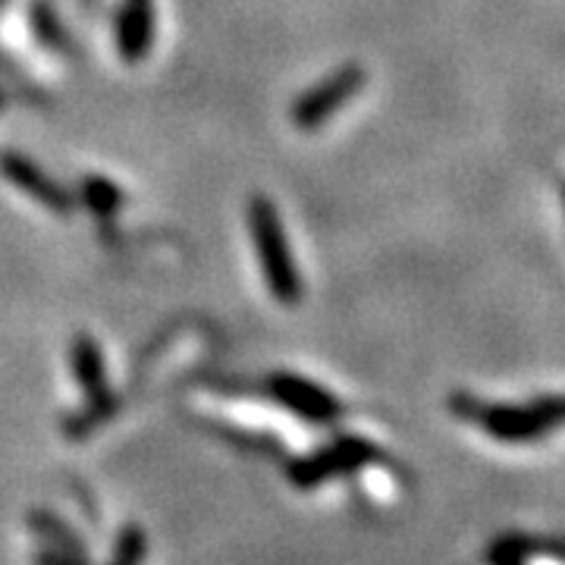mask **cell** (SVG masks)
Wrapping results in <instances>:
<instances>
[{
  "label": "cell",
  "mask_w": 565,
  "mask_h": 565,
  "mask_svg": "<svg viewBox=\"0 0 565 565\" xmlns=\"http://www.w3.org/2000/svg\"><path fill=\"white\" fill-rule=\"evenodd\" d=\"M32 565H92L88 556L79 553H66V550H54V546H44L32 553Z\"/></svg>",
  "instance_id": "obj_13"
},
{
  "label": "cell",
  "mask_w": 565,
  "mask_h": 565,
  "mask_svg": "<svg viewBox=\"0 0 565 565\" xmlns=\"http://www.w3.org/2000/svg\"><path fill=\"white\" fill-rule=\"evenodd\" d=\"M267 393L274 403H280L286 412L299 415L302 422L311 424H333L343 418L345 405L323 386L305 381L299 374H286V371H277L267 377Z\"/></svg>",
  "instance_id": "obj_5"
},
{
  "label": "cell",
  "mask_w": 565,
  "mask_h": 565,
  "mask_svg": "<svg viewBox=\"0 0 565 565\" xmlns=\"http://www.w3.org/2000/svg\"><path fill=\"white\" fill-rule=\"evenodd\" d=\"M0 107H3V95H0Z\"/></svg>",
  "instance_id": "obj_14"
},
{
  "label": "cell",
  "mask_w": 565,
  "mask_h": 565,
  "mask_svg": "<svg viewBox=\"0 0 565 565\" xmlns=\"http://www.w3.org/2000/svg\"><path fill=\"white\" fill-rule=\"evenodd\" d=\"M377 459H381V449L371 440L355 437V434H340L330 444H323L321 449L299 456V459L286 465V481L299 487V490H315V487L327 484L333 478H343V475H352V471L377 462Z\"/></svg>",
  "instance_id": "obj_3"
},
{
  "label": "cell",
  "mask_w": 565,
  "mask_h": 565,
  "mask_svg": "<svg viewBox=\"0 0 565 565\" xmlns=\"http://www.w3.org/2000/svg\"><path fill=\"white\" fill-rule=\"evenodd\" d=\"M364 82H367V73H364L359 63H345L340 70H333L327 79L318 82V85H311L308 92H302V95L296 98L292 110H289L296 129H302V132L321 129L323 122L330 120L337 110H343L345 104L362 92Z\"/></svg>",
  "instance_id": "obj_4"
},
{
  "label": "cell",
  "mask_w": 565,
  "mask_h": 565,
  "mask_svg": "<svg viewBox=\"0 0 565 565\" xmlns=\"http://www.w3.org/2000/svg\"><path fill=\"white\" fill-rule=\"evenodd\" d=\"M70 364H73L76 384L82 386V393L88 399L107 393V367H104L102 345L95 343L88 333H79L73 340V345H70Z\"/></svg>",
  "instance_id": "obj_7"
},
{
  "label": "cell",
  "mask_w": 565,
  "mask_h": 565,
  "mask_svg": "<svg viewBox=\"0 0 565 565\" xmlns=\"http://www.w3.org/2000/svg\"><path fill=\"white\" fill-rule=\"evenodd\" d=\"M32 22H35V35L41 41H47L51 47H70V41L63 35V29L54 20V13L44 7V3H35V10H32Z\"/></svg>",
  "instance_id": "obj_12"
},
{
  "label": "cell",
  "mask_w": 565,
  "mask_h": 565,
  "mask_svg": "<svg viewBox=\"0 0 565 565\" xmlns=\"http://www.w3.org/2000/svg\"><path fill=\"white\" fill-rule=\"evenodd\" d=\"M79 202L85 204L98 221H110V217L120 214L126 195H122V189L117 182L104 180V177H85L79 185Z\"/></svg>",
  "instance_id": "obj_9"
},
{
  "label": "cell",
  "mask_w": 565,
  "mask_h": 565,
  "mask_svg": "<svg viewBox=\"0 0 565 565\" xmlns=\"http://www.w3.org/2000/svg\"><path fill=\"white\" fill-rule=\"evenodd\" d=\"M25 525L29 531L44 541V546H54V550H66V553H79V556H88V544L82 541L79 534L73 527L63 522L57 512L51 509H32L25 515Z\"/></svg>",
  "instance_id": "obj_8"
},
{
  "label": "cell",
  "mask_w": 565,
  "mask_h": 565,
  "mask_svg": "<svg viewBox=\"0 0 565 565\" xmlns=\"http://www.w3.org/2000/svg\"><path fill=\"white\" fill-rule=\"evenodd\" d=\"M248 233H252V245L264 270V282L270 289V296L286 308L299 305L302 299V277L292 258V248L286 239L280 214L267 195H252L248 202Z\"/></svg>",
  "instance_id": "obj_1"
},
{
  "label": "cell",
  "mask_w": 565,
  "mask_h": 565,
  "mask_svg": "<svg viewBox=\"0 0 565 565\" xmlns=\"http://www.w3.org/2000/svg\"><path fill=\"white\" fill-rule=\"evenodd\" d=\"M117 408H120V399L107 390L102 396H92V403L82 408L79 415H73L70 422H66V437H73V440H79V437H88L92 430H98L107 418H114L117 415Z\"/></svg>",
  "instance_id": "obj_10"
},
{
  "label": "cell",
  "mask_w": 565,
  "mask_h": 565,
  "mask_svg": "<svg viewBox=\"0 0 565 565\" xmlns=\"http://www.w3.org/2000/svg\"><path fill=\"white\" fill-rule=\"evenodd\" d=\"M0 173H3V180L13 182L17 189H22L29 199H35L41 207H47L51 214H61V217L73 214V207H76L73 195L20 151H0Z\"/></svg>",
  "instance_id": "obj_6"
},
{
  "label": "cell",
  "mask_w": 565,
  "mask_h": 565,
  "mask_svg": "<svg viewBox=\"0 0 565 565\" xmlns=\"http://www.w3.org/2000/svg\"><path fill=\"white\" fill-rule=\"evenodd\" d=\"M148 559V534L141 525H126L114 544L107 565H145Z\"/></svg>",
  "instance_id": "obj_11"
},
{
  "label": "cell",
  "mask_w": 565,
  "mask_h": 565,
  "mask_svg": "<svg viewBox=\"0 0 565 565\" xmlns=\"http://www.w3.org/2000/svg\"><path fill=\"white\" fill-rule=\"evenodd\" d=\"M449 408L459 418H475L490 437L505 440V444H525L534 437H544L556 424L565 422L563 396L537 399V403L522 405V408H515V405H471V396H452Z\"/></svg>",
  "instance_id": "obj_2"
}]
</instances>
